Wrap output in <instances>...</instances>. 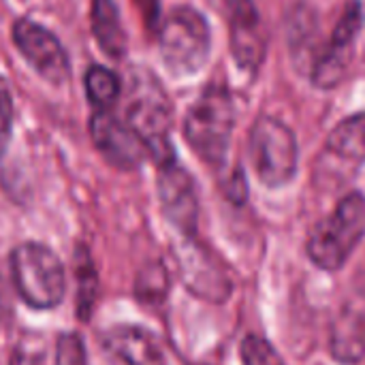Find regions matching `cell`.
Wrapping results in <instances>:
<instances>
[{
  "mask_svg": "<svg viewBox=\"0 0 365 365\" xmlns=\"http://www.w3.org/2000/svg\"><path fill=\"white\" fill-rule=\"evenodd\" d=\"M235 126V107L227 88L210 86L190 107L184 135L190 148L210 165H222Z\"/></svg>",
  "mask_w": 365,
  "mask_h": 365,
  "instance_id": "cell-1",
  "label": "cell"
},
{
  "mask_svg": "<svg viewBox=\"0 0 365 365\" xmlns=\"http://www.w3.org/2000/svg\"><path fill=\"white\" fill-rule=\"evenodd\" d=\"M365 231V197L361 192L346 195L331 216L321 220L308 240V257L321 269H340Z\"/></svg>",
  "mask_w": 365,
  "mask_h": 365,
  "instance_id": "cell-2",
  "label": "cell"
},
{
  "mask_svg": "<svg viewBox=\"0 0 365 365\" xmlns=\"http://www.w3.org/2000/svg\"><path fill=\"white\" fill-rule=\"evenodd\" d=\"M11 274L19 297L36 310L56 308L66 291L60 259L43 244H21L11 255Z\"/></svg>",
  "mask_w": 365,
  "mask_h": 365,
  "instance_id": "cell-3",
  "label": "cell"
},
{
  "mask_svg": "<svg viewBox=\"0 0 365 365\" xmlns=\"http://www.w3.org/2000/svg\"><path fill=\"white\" fill-rule=\"evenodd\" d=\"M124 120L141 139V143L148 150V156H152L156 165L175 158L169 141L171 107L156 79L148 75L133 79Z\"/></svg>",
  "mask_w": 365,
  "mask_h": 365,
  "instance_id": "cell-4",
  "label": "cell"
},
{
  "mask_svg": "<svg viewBox=\"0 0 365 365\" xmlns=\"http://www.w3.org/2000/svg\"><path fill=\"white\" fill-rule=\"evenodd\" d=\"M210 26L192 6H178L160 30V56L165 66L180 77L195 75L210 56Z\"/></svg>",
  "mask_w": 365,
  "mask_h": 365,
  "instance_id": "cell-5",
  "label": "cell"
},
{
  "mask_svg": "<svg viewBox=\"0 0 365 365\" xmlns=\"http://www.w3.org/2000/svg\"><path fill=\"white\" fill-rule=\"evenodd\" d=\"M248 152L265 186L278 188L293 180L297 171V141L284 122L272 115L259 118L250 130Z\"/></svg>",
  "mask_w": 365,
  "mask_h": 365,
  "instance_id": "cell-6",
  "label": "cell"
},
{
  "mask_svg": "<svg viewBox=\"0 0 365 365\" xmlns=\"http://www.w3.org/2000/svg\"><path fill=\"white\" fill-rule=\"evenodd\" d=\"M365 163V113H355L342 120L327 137L323 156L319 160V180L334 184L355 175Z\"/></svg>",
  "mask_w": 365,
  "mask_h": 365,
  "instance_id": "cell-7",
  "label": "cell"
},
{
  "mask_svg": "<svg viewBox=\"0 0 365 365\" xmlns=\"http://www.w3.org/2000/svg\"><path fill=\"white\" fill-rule=\"evenodd\" d=\"M13 41L21 56L34 66V71L49 83H64L71 75L68 56L53 32L45 26L21 17L13 24Z\"/></svg>",
  "mask_w": 365,
  "mask_h": 365,
  "instance_id": "cell-8",
  "label": "cell"
},
{
  "mask_svg": "<svg viewBox=\"0 0 365 365\" xmlns=\"http://www.w3.org/2000/svg\"><path fill=\"white\" fill-rule=\"evenodd\" d=\"M158 197L169 222L186 237H192L199 220L197 188L190 173L175 158L158 165Z\"/></svg>",
  "mask_w": 365,
  "mask_h": 365,
  "instance_id": "cell-9",
  "label": "cell"
},
{
  "mask_svg": "<svg viewBox=\"0 0 365 365\" xmlns=\"http://www.w3.org/2000/svg\"><path fill=\"white\" fill-rule=\"evenodd\" d=\"M90 133L96 150L103 154V158L124 171H130L141 165V160L148 156L145 145L135 135V130L126 124V120L115 118L109 109L96 111L90 122Z\"/></svg>",
  "mask_w": 365,
  "mask_h": 365,
  "instance_id": "cell-10",
  "label": "cell"
},
{
  "mask_svg": "<svg viewBox=\"0 0 365 365\" xmlns=\"http://www.w3.org/2000/svg\"><path fill=\"white\" fill-rule=\"evenodd\" d=\"M231 26V51L242 68L255 71L265 56V32L252 0H225Z\"/></svg>",
  "mask_w": 365,
  "mask_h": 365,
  "instance_id": "cell-11",
  "label": "cell"
},
{
  "mask_svg": "<svg viewBox=\"0 0 365 365\" xmlns=\"http://www.w3.org/2000/svg\"><path fill=\"white\" fill-rule=\"evenodd\" d=\"M105 349L124 365H167L160 342L143 327L115 325L103 336Z\"/></svg>",
  "mask_w": 365,
  "mask_h": 365,
  "instance_id": "cell-12",
  "label": "cell"
},
{
  "mask_svg": "<svg viewBox=\"0 0 365 365\" xmlns=\"http://www.w3.org/2000/svg\"><path fill=\"white\" fill-rule=\"evenodd\" d=\"M331 353L344 364H357L365 353V312L351 306L340 314L331 334Z\"/></svg>",
  "mask_w": 365,
  "mask_h": 365,
  "instance_id": "cell-13",
  "label": "cell"
},
{
  "mask_svg": "<svg viewBox=\"0 0 365 365\" xmlns=\"http://www.w3.org/2000/svg\"><path fill=\"white\" fill-rule=\"evenodd\" d=\"M182 272L186 284L207 299H225V295L229 293V282L225 280V276L218 274V269L205 259L201 250L190 252L186 248V255L182 257Z\"/></svg>",
  "mask_w": 365,
  "mask_h": 365,
  "instance_id": "cell-14",
  "label": "cell"
},
{
  "mask_svg": "<svg viewBox=\"0 0 365 365\" xmlns=\"http://www.w3.org/2000/svg\"><path fill=\"white\" fill-rule=\"evenodd\" d=\"M92 30L98 45L111 56L120 58L126 49V34L122 28L120 11L113 0H94L92 2Z\"/></svg>",
  "mask_w": 365,
  "mask_h": 365,
  "instance_id": "cell-15",
  "label": "cell"
},
{
  "mask_svg": "<svg viewBox=\"0 0 365 365\" xmlns=\"http://www.w3.org/2000/svg\"><path fill=\"white\" fill-rule=\"evenodd\" d=\"M86 92L92 105L105 111L120 96V79L105 66H90L86 73Z\"/></svg>",
  "mask_w": 365,
  "mask_h": 365,
  "instance_id": "cell-16",
  "label": "cell"
},
{
  "mask_svg": "<svg viewBox=\"0 0 365 365\" xmlns=\"http://www.w3.org/2000/svg\"><path fill=\"white\" fill-rule=\"evenodd\" d=\"M361 21H364V9H361V2L359 0H353L346 11L342 13V17L338 19L336 28H334V34H331V41L329 45L325 47L327 51H334V53H342L346 56L349 53V47L353 45L359 28H361Z\"/></svg>",
  "mask_w": 365,
  "mask_h": 365,
  "instance_id": "cell-17",
  "label": "cell"
},
{
  "mask_svg": "<svg viewBox=\"0 0 365 365\" xmlns=\"http://www.w3.org/2000/svg\"><path fill=\"white\" fill-rule=\"evenodd\" d=\"M242 359H244V365H284L282 357L276 353V349L259 336L244 338Z\"/></svg>",
  "mask_w": 365,
  "mask_h": 365,
  "instance_id": "cell-18",
  "label": "cell"
},
{
  "mask_svg": "<svg viewBox=\"0 0 365 365\" xmlns=\"http://www.w3.org/2000/svg\"><path fill=\"white\" fill-rule=\"evenodd\" d=\"M53 365H88L86 349L81 340L73 334H64L58 338L56 344V359Z\"/></svg>",
  "mask_w": 365,
  "mask_h": 365,
  "instance_id": "cell-19",
  "label": "cell"
},
{
  "mask_svg": "<svg viewBox=\"0 0 365 365\" xmlns=\"http://www.w3.org/2000/svg\"><path fill=\"white\" fill-rule=\"evenodd\" d=\"M13 130V96L6 79L0 77V156L4 154Z\"/></svg>",
  "mask_w": 365,
  "mask_h": 365,
  "instance_id": "cell-20",
  "label": "cell"
},
{
  "mask_svg": "<svg viewBox=\"0 0 365 365\" xmlns=\"http://www.w3.org/2000/svg\"><path fill=\"white\" fill-rule=\"evenodd\" d=\"M11 365H51V361H49L47 351L41 346H34L32 342V344H21L15 349L11 357Z\"/></svg>",
  "mask_w": 365,
  "mask_h": 365,
  "instance_id": "cell-21",
  "label": "cell"
}]
</instances>
